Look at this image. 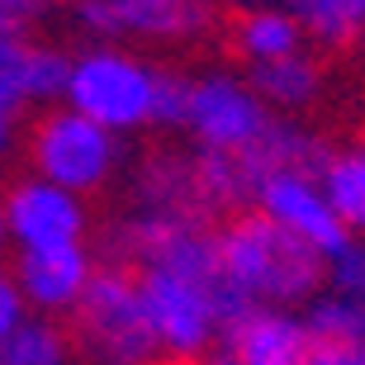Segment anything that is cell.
<instances>
[{"label":"cell","instance_id":"277c9868","mask_svg":"<svg viewBox=\"0 0 365 365\" xmlns=\"http://www.w3.org/2000/svg\"><path fill=\"white\" fill-rule=\"evenodd\" d=\"M24 148H29L34 176L76 195V200L105 190L114 180V171H119V138L105 133L100 123L81 119L67 105L43 109L34 119V128H29Z\"/></svg>","mask_w":365,"mask_h":365},{"label":"cell","instance_id":"cb8c5ba5","mask_svg":"<svg viewBox=\"0 0 365 365\" xmlns=\"http://www.w3.org/2000/svg\"><path fill=\"white\" fill-rule=\"evenodd\" d=\"M10 247V232H5V204H0V252Z\"/></svg>","mask_w":365,"mask_h":365},{"label":"cell","instance_id":"44dd1931","mask_svg":"<svg viewBox=\"0 0 365 365\" xmlns=\"http://www.w3.org/2000/svg\"><path fill=\"white\" fill-rule=\"evenodd\" d=\"M309 365H365V341H313Z\"/></svg>","mask_w":365,"mask_h":365},{"label":"cell","instance_id":"8fae6325","mask_svg":"<svg viewBox=\"0 0 365 365\" xmlns=\"http://www.w3.org/2000/svg\"><path fill=\"white\" fill-rule=\"evenodd\" d=\"M67 71H71V53H62L53 43L19 38L10 53H0V100L10 109L19 105L53 109L67 95Z\"/></svg>","mask_w":365,"mask_h":365},{"label":"cell","instance_id":"603a6c76","mask_svg":"<svg viewBox=\"0 0 365 365\" xmlns=\"http://www.w3.org/2000/svg\"><path fill=\"white\" fill-rule=\"evenodd\" d=\"M162 365H176V361H162ZM195 365H232V361H228V356H223V351H209V356H204V361H195Z\"/></svg>","mask_w":365,"mask_h":365},{"label":"cell","instance_id":"7a4b0ae2","mask_svg":"<svg viewBox=\"0 0 365 365\" xmlns=\"http://www.w3.org/2000/svg\"><path fill=\"white\" fill-rule=\"evenodd\" d=\"M214 257L242 304L299 313L327 289V261L284 228H275L271 218H261L257 209H242L218 223Z\"/></svg>","mask_w":365,"mask_h":365},{"label":"cell","instance_id":"9a60e30c","mask_svg":"<svg viewBox=\"0 0 365 365\" xmlns=\"http://www.w3.org/2000/svg\"><path fill=\"white\" fill-rule=\"evenodd\" d=\"M304 48H356L365 38V0H299L289 5Z\"/></svg>","mask_w":365,"mask_h":365},{"label":"cell","instance_id":"d6986e66","mask_svg":"<svg viewBox=\"0 0 365 365\" xmlns=\"http://www.w3.org/2000/svg\"><path fill=\"white\" fill-rule=\"evenodd\" d=\"M43 14V5H19V0H0V53H10L19 38H29V24Z\"/></svg>","mask_w":365,"mask_h":365},{"label":"cell","instance_id":"2e32d148","mask_svg":"<svg viewBox=\"0 0 365 365\" xmlns=\"http://www.w3.org/2000/svg\"><path fill=\"white\" fill-rule=\"evenodd\" d=\"M71 337L53 318H34L14 327L10 337L0 341V365H71Z\"/></svg>","mask_w":365,"mask_h":365},{"label":"cell","instance_id":"8992f818","mask_svg":"<svg viewBox=\"0 0 365 365\" xmlns=\"http://www.w3.org/2000/svg\"><path fill=\"white\" fill-rule=\"evenodd\" d=\"M76 24L100 34V43H195L214 34L218 10L204 0H86L76 5Z\"/></svg>","mask_w":365,"mask_h":365},{"label":"cell","instance_id":"4fadbf2b","mask_svg":"<svg viewBox=\"0 0 365 365\" xmlns=\"http://www.w3.org/2000/svg\"><path fill=\"white\" fill-rule=\"evenodd\" d=\"M252 91L266 109H271L275 119H289L299 109H309L323 91V67H318V57L304 48V53L284 57V62H271V67H252Z\"/></svg>","mask_w":365,"mask_h":365},{"label":"cell","instance_id":"e0dca14e","mask_svg":"<svg viewBox=\"0 0 365 365\" xmlns=\"http://www.w3.org/2000/svg\"><path fill=\"white\" fill-rule=\"evenodd\" d=\"M304 327H309L313 341H365V309L332 294V289H323L304 309Z\"/></svg>","mask_w":365,"mask_h":365},{"label":"cell","instance_id":"5b68a950","mask_svg":"<svg viewBox=\"0 0 365 365\" xmlns=\"http://www.w3.org/2000/svg\"><path fill=\"white\" fill-rule=\"evenodd\" d=\"M271 109L257 100V91L232 76V71H204L190 76L185 91V128L195 138V152H218V157H242L247 148H257L266 128H271Z\"/></svg>","mask_w":365,"mask_h":365},{"label":"cell","instance_id":"ac0fdd59","mask_svg":"<svg viewBox=\"0 0 365 365\" xmlns=\"http://www.w3.org/2000/svg\"><path fill=\"white\" fill-rule=\"evenodd\" d=\"M327 289L365 309V237H351L337 257L327 261Z\"/></svg>","mask_w":365,"mask_h":365},{"label":"cell","instance_id":"7402d4cb","mask_svg":"<svg viewBox=\"0 0 365 365\" xmlns=\"http://www.w3.org/2000/svg\"><path fill=\"white\" fill-rule=\"evenodd\" d=\"M10 143H14V109L5 105V100H0V162H5Z\"/></svg>","mask_w":365,"mask_h":365},{"label":"cell","instance_id":"3957f363","mask_svg":"<svg viewBox=\"0 0 365 365\" xmlns=\"http://www.w3.org/2000/svg\"><path fill=\"white\" fill-rule=\"evenodd\" d=\"M71 351L91 365H162L148 309L138 294V275L128 266H95L81 304L71 309Z\"/></svg>","mask_w":365,"mask_h":365},{"label":"cell","instance_id":"ffe728a7","mask_svg":"<svg viewBox=\"0 0 365 365\" xmlns=\"http://www.w3.org/2000/svg\"><path fill=\"white\" fill-rule=\"evenodd\" d=\"M29 318V309H24V294H19V284H14V275H10V266H0V341L10 337L14 327Z\"/></svg>","mask_w":365,"mask_h":365},{"label":"cell","instance_id":"9c48e42d","mask_svg":"<svg viewBox=\"0 0 365 365\" xmlns=\"http://www.w3.org/2000/svg\"><path fill=\"white\" fill-rule=\"evenodd\" d=\"M218 351L232 365H309L313 337L304 327V313L247 304L242 313L228 318L223 337H218Z\"/></svg>","mask_w":365,"mask_h":365},{"label":"cell","instance_id":"30bf717a","mask_svg":"<svg viewBox=\"0 0 365 365\" xmlns=\"http://www.w3.org/2000/svg\"><path fill=\"white\" fill-rule=\"evenodd\" d=\"M10 275L34 318H57V313H71L81 304L86 284L95 275V257L86 252V242L48 247V252H19Z\"/></svg>","mask_w":365,"mask_h":365},{"label":"cell","instance_id":"5bb4252c","mask_svg":"<svg viewBox=\"0 0 365 365\" xmlns=\"http://www.w3.org/2000/svg\"><path fill=\"white\" fill-rule=\"evenodd\" d=\"M318 185H323L337 223L346 228V237H365V138L327 152Z\"/></svg>","mask_w":365,"mask_h":365},{"label":"cell","instance_id":"ba28073f","mask_svg":"<svg viewBox=\"0 0 365 365\" xmlns=\"http://www.w3.org/2000/svg\"><path fill=\"white\" fill-rule=\"evenodd\" d=\"M261 218H271L275 228H284L289 237H299L304 247H313L323 261H332L341 247L351 242L346 228L337 223L332 204H327L318 176H304V171H275L257 185V200H252Z\"/></svg>","mask_w":365,"mask_h":365},{"label":"cell","instance_id":"52a82bcc","mask_svg":"<svg viewBox=\"0 0 365 365\" xmlns=\"http://www.w3.org/2000/svg\"><path fill=\"white\" fill-rule=\"evenodd\" d=\"M0 204H5V232H10L14 252H48V247L86 242V228H91L86 200L38 176H19L0 195Z\"/></svg>","mask_w":365,"mask_h":365},{"label":"cell","instance_id":"7c38bea8","mask_svg":"<svg viewBox=\"0 0 365 365\" xmlns=\"http://www.w3.org/2000/svg\"><path fill=\"white\" fill-rule=\"evenodd\" d=\"M228 43L247 67H271V62H284V57L304 53V34H299L294 14L275 10V5L242 10L228 24Z\"/></svg>","mask_w":365,"mask_h":365},{"label":"cell","instance_id":"6da1fadb","mask_svg":"<svg viewBox=\"0 0 365 365\" xmlns=\"http://www.w3.org/2000/svg\"><path fill=\"white\" fill-rule=\"evenodd\" d=\"M185 91L190 76H180V71L157 67L152 57L133 53V48L91 43L86 53H71L62 105L100 123L105 133L123 138L138 128H180Z\"/></svg>","mask_w":365,"mask_h":365}]
</instances>
